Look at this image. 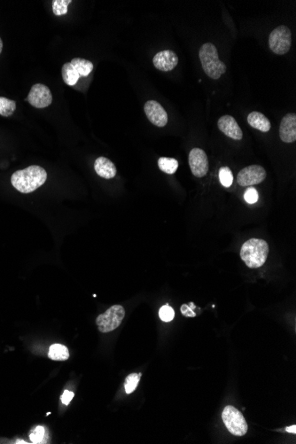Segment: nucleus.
Returning a JSON list of instances; mask_svg holds the SVG:
<instances>
[{
  "mask_svg": "<svg viewBox=\"0 0 296 444\" xmlns=\"http://www.w3.org/2000/svg\"><path fill=\"white\" fill-rule=\"evenodd\" d=\"M47 179V173L40 166L32 165L14 172L11 182L13 187L23 194H30L42 186Z\"/></svg>",
  "mask_w": 296,
  "mask_h": 444,
  "instance_id": "f257e3e1",
  "label": "nucleus"
},
{
  "mask_svg": "<svg viewBox=\"0 0 296 444\" xmlns=\"http://www.w3.org/2000/svg\"><path fill=\"white\" fill-rule=\"evenodd\" d=\"M268 255L269 245L265 240L261 239H250L241 246V259L251 269H256L264 265Z\"/></svg>",
  "mask_w": 296,
  "mask_h": 444,
  "instance_id": "f03ea898",
  "label": "nucleus"
},
{
  "mask_svg": "<svg viewBox=\"0 0 296 444\" xmlns=\"http://www.w3.org/2000/svg\"><path fill=\"white\" fill-rule=\"evenodd\" d=\"M199 57L206 75L212 79L218 80L226 71V66L218 56V49L211 43H206L201 47Z\"/></svg>",
  "mask_w": 296,
  "mask_h": 444,
  "instance_id": "7ed1b4c3",
  "label": "nucleus"
},
{
  "mask_svg": "<svg viewBox=\"0 0 296 444\" xmlns=\"http://www.w3.org/2000/svg\"><path fill=\"white\" fill-rule=\"evenodd\" d=\"M222 418L228 431L230 432L231 435L243 436L247 434L248 427L244 416L233 406L225 407L222 414Z\"/></svg>",
  "mask_w": 296,
  "mask_h": 444,
  "instance_id": "20e7f679",
  "label": "nucleus"
},
{
  "mask_svg": "<svg viewBox=\"0 0 296 444\" xmlns=\"http://www.w3.org/2000/svg\"><path fill=\"white\" fill-rule=\"evenodd\" d=\"M125 317V311L121 305H114L107 310V312L101 314L96 319V324L101 333H109L120 326L121 323Z\"/></svg>",
  "mask_w": 296,
  "mask_h": 444,
  "instance_id": "39448f33",
  "label": "nucleus"
},
{
  "mask_svg": "<svg viewBox=\"0 0 296 444\" xmlns=\"http://www.w3.org/2000/svg\"><path fill=\"white\" fill-rule=\"evenodd\" d=\"M292 45V33L285 25L277 27L269 36V46L275 54L284 55L289 52Z\"/></svg>",
  "mask_w": 296,
  "mask_h": 444,
  "instance_id": "423d86ee",
  "label": "nucleus"
},
{
  "mask_svg": "<svg viewBox=\"0 0 296 444\" xmlns=\"http://www.w3.org/2000/svg\"><path fill=\"white\" fill-rule=\"evenodd\" d=\"M265 169L260 165L247 166L239 172L237 182L242 187L258 185L266 179Z\"/></svg>",
  "mask_w": 296,
  "mask_h": 444,
  "instance_id": "0eeeda50",
  "label": "nucleus"
},
{
  "mask_svg": "<svg viewBox=\"0 0 296 444\" xmlns=\"http://www.w3.org/2000/svg\"><path fill=\"white\" fill-rule=\"evenodd\" d=\"M25 101L36 108H45L52 104V92L46 85L36 84L33 85Z\"/></svg>",
  "mask_w": 296,
  "mask_h": 444,
  "instance_id": "6e6552de",
  "label": "nucleus"
},
{
  "mask_svg": "<svg viewBox=\"0 0 296 444\" xmlns=\"http://www.w3.org/2000/svg\"><path fill=\"white\" fill-rule=\"evenodd\" d=\"M189 166L197 178H203L208 171V160L206 152L201 148H193L189 153Z\"/></svg>",
  "mask_w": 296,
  "mask_h": 444,
  "instance_id": "1a4fd4ad",
  "label": "nucleus"
},
{
  "mask_svg": "<svg viewBox=\"0 0 296 444\" xmlns=\"http://www.w3.org/2000/svg\"><path fill=\"white\" fill-rule=\"evenodd\" d=\"M144 110L148 120L157 127L166 126L168 113L163 106L155 101H148L145 104Z\"/></svg>",
  "mask_w": 296,
  "mask_h": 444,
  "instance_id": "9d476101",
  "label": "nucleus"
},
{
  "mask_svg": "<svg viewBox=\"0 0 296 444\" xmlns=\"http://www.w3.org/2000/svg\"><path fill=\"white\" fill-rule=\"evenodd\" d=\"M153 65L161 71H171L176 68L179 63V58L176 52L171 50H165L156 53L153 57Z\"/></svg>",
  "mask_w": 296,
  "mask_h": 444,
  "instance_id": "9b49d317",
  "label": "nucleus"
},
{
  "mask_svg": "<svg viewBox=\"0 0 296 444\" xmlns=\"http://www.w3.org/2000/svg\"><path fill=\"white\" fill-rule=\"evenodd\" d=\"M280 140L285 143H293L296 140V114L290 113L282 118L280 126Z\"/></svg>",
  "mask_w": 296,
  "mask_h": 444,
  "instance_id": "f8f14e48",
  "label": "nucleus"
},
{
  "mask_svg": "<svg viewBox=\"0 0 296 444\" xmlns=\"http://www.w3.org/2000/svg\"><path fill=\"white\" fill-rule=\"evenodd\" d=\"M218 126L225 136L231 138L232 140H241L243 137L241 127L239 126L236 120L231 115L220 117L218 122Z\"/></svg>",
  "mask_w": 296,
  "mask_h": 444,
  "instance_id": "ddd939ff",
  "label": "nucleus"
},
{
  "mask_svg": "<svg viewBox=\"0 0 296 444\" xmlns=\"http://www.w3.org/2000/svg\"><path fill=\"white\" fill-rule=\"evenodd\" d=\"M94 169L96 173L103 179H114L116 175L115 165L106 157H98L95 161Z\"/></svg>",
  "mask_w": 296,
  "mask_h": 444,
  "instance_id": "4468645a",
  "label": "nucleus"
},
{
  "mask_svg": "<svg viewBox=\"0 0 296 444\" xmlns=\"http://www.w3.org/2000/svg\"><path fill=\"white\" fill-rule=\"evenodd\" d=\"M247 123L256 130L263 131V132H268L271 128L270 121L267 118L264 113L260 112H251L248 117H247Z\"/></svg>",
  "mask_w": 296,
  "mask_h": 444,
  "instance_id": "2eb2a0df",
  "label": "nucleus"
},
{
  "mask_svg": "<svg viewBox=\"0 0 296 444\" xmlns=\"http://www.w3.org/2000/svg\"><path fill=\"white\" fill-rule=\"evenodd\" d=\"M70 63L80 76H88L93 70L92 62L85 59L74 58Z\"/></svg>",
  "mask_w": 296,
  "mask_h": 444,
  "instance_id": "dca6fc26",
  "label": "nucleus"
},
{
  "mask_svg": "<svg viewBox=\"0 0 296 444\" xmlns=\"http://www.w3.org/2000/svg\"><path fill=\"white\" fill-rule=\"evenodd\" d=\"M79 78L80 75L71 65L70 62L65 63L62 66V78L65 84L70 86H74L78 82Z\"/></svg>",
  "mask_w": 296,
  "mask_h": 444,
  "instance_id": "f3484780",
  "label": "nucleus"
},
{
  "mask_svg": "<svg viewBox=\"0 0 296 444\" xmlns=\"http://www.w3.org/2000/svg\"><path fill=\"white\" fill-rule=\"evenodd\" d=\"M49 357L55 361H65L69 359V351L68 348L62 344H53L49 350Z\"/></svg>",
  "mask_w": 296,
  "mask_h": 444,
  "instance_id": "a211bd4d",
  "label": "nucleus"
},
{
  "mask_svg": "<svg viewBox=\"0 0 296 444\" xmlns=\"http://www.w3.org/2000/svg\"><path fill=\"white\" fill-rule=\"evenodd\" d=\"M158 166L162 171L166 174H174L176 173L179 169V162L174 158H167V157H161L158 160Z\"/></svg>",
  "mask_w": 296,
  "mask_h": 444,
  "instance_id": "6ab92c4d",
  "label": "nucleus"
},
{
  "mask_svg": "<svg viewBox=\"0 0 296 444\" xmlns=\"http://www.w3.org/2000/svg\"><path fill=\"white\" fill-rule=\"evenodd\" d=\"M15 109V101L8 100L7 98L0 97V115L4 117H11Z\"/></svg>",
  "mask_w": 296,
  "mask_h": 444,
  "instance_id": "aec40b11",
  "label": "nucleus"
},
{
  "mask_svg": "<svg viewBox=\"0 0 296 444\" xmlns=\"http://www.w3.org/2000/svg\"><path fill=\"white\" fill-rule=\"evenodd\" d=\"M142 375V373H131L125 379V391L127 394H131L137 389L139 382H140V377Z\"/></svg>",
  "mask_w": 296,
  "mask_h": 444,
  "instance_id": "412c9836",
  "label": "nucleus"
},
{
  "mask_svg": "<svg viewBox=\"0 0 296 444\" xmlns=\"http://www.w3.org/2000/svg\"><path fill=\"white\" fill-rule=\"evenodd\" d=\"M71 3V0H53L52 1V11L53 13L60 16L68 13V6Z\"/></svg>",
  "mask_w": 296,
  "mask_h": 444,
  "instance_id": "4be33fe9",
  "label": "nucleus"
},
{
  "mask_svg": "<svg viewBox=\"0 0 296 444\" xmlns=\"http://www.w3.org/2000/svg\"><path fill=\"white\" fill-rule=\"evenodd\" d=\"M219 179L222 185L225 187H230L232 185L233 176L230 168L222 167L221 169H219Z\"/></svg>",
  "mask_w": 296,
  "mask_h": 444,
  "instance_id": "5701e85b",
  "label": "nucleus"
},
{
  "mask_svg": "<svg viewBox=\"0 0 296 444\" xmlns=\"http://www.w3.org/2000/svg\"><path fill=\"white\" fill-rule=\"evenodd\" d=\"M159 316L160 318H161L163 322H170L171 320H173V318L175 317V312H174V310H173V308H171L170 306H169V304L167 303L166 305H164V306H163L162 308H160Z\"/></svg>",
  "mask_w": 296,
  "mask_h": 444,
  "instance_id": "b1692460",
  "label": "nucleus"
},
{
  "mask_svg": "<svg viewBox=\"0 0 296 444\" xmlns=\"http://www.w3.org/2000/svg\"><path fill=\"white\" fill-rule=\"evenodd\" d=\"M46 435V430L43 427H36L30 433V440L34 443H41Z\"/></svg>",
  "mask_w": 296,
  "mask_h": 444,
  "instance_id": "393cba45",
  "label": "nucleus"
},
{
  "mask_svg": "<svg viewBox=\"0 0 296 444\" xmlns=\"http://www.w3.org/2000/svg\"><path fill=\"white\" fill-rule=\"evenodd\" d=\"M244 199L247 203L254 204L258 201V192L253 187H249L247 189V191H245Z\"/></svg>",
  "mask_w": 296,
  "mask_h": 444,
  "instance_id": "a878e982",
  "label": "nucleus"
},
{
  "mask_svg": "<svg viewBox=\"0 0 296 444\" xmlns=\"http://www.w3.org/2000/svg\"><path fill=\"white\" fill-rule=\"evenodd\" d=\"M196 306L193 302H190L189 304H184L181 306V313L185 317H189V318H194L196 316L195 312L192 310L195 308Z\"/></svg>",
  "mask_w": 296,
  "mask_h": 444,
  "instance_id": "bb28decb",
  "label": "nucleus"
},
{
  "mask_svg": "<svg viewBox=\"0 0 296 444\" xmlns=\"http://www.w3.org/2000/svg\"><path fill=\"white\" fill-rule=\"evenodd\" d=\"M74 393L70 392L69 390H65L63 394H62V397H61V400H62V403L63 404H65V406H69L70 402H71L72 399L74 397Z\"/></svg>",
  "mask_w": 296,
  "mask_h": 444,
  "instance_id": "cd10ccee",
  "label": "nucleus"
},
{
  "mask_svg": "<svg viewBox=\"0 0 296 444\" xmlns=\"http://www.w3.org/2000/svg\"><path fill=\"white\" fill-rule=\"evenodd\" d=\"M286 431L288 432V433H292V434H296V426H291V427H287L286 428Z\"/></svg>",
  "mask_w": 296,
  "mask_h": 444,
  "instance_id": "c85d7f7f",
  "label": "nucleus"
},
{
  "mask_svg": "<svg viewBox=\"0 0 296 444\" xmlns=\"http://www.w3.org/2000/svg\"><path fill=\"white\" fill-rule=\"evenodd\" d=\"M2 49H3V42H2V40L0 38V53L2 52Z\"/></svg>",
  "mask_w": 296,
  "mask_h": 444,
  "instance_id": "c756f323",
  "label": "nucleus"
}]
</instances>
